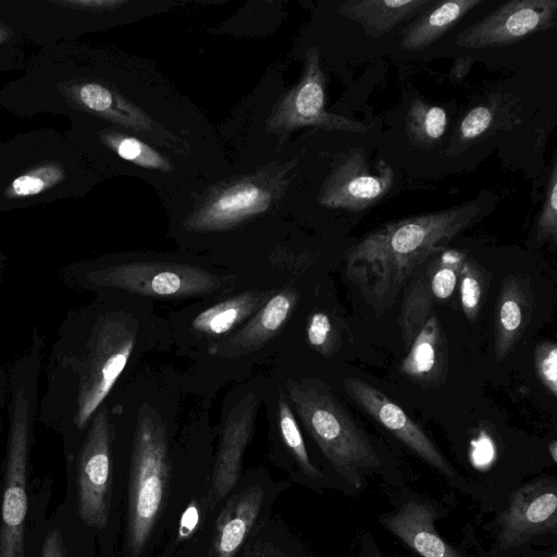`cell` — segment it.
<instances>
[{"instance_id":"cell-20","label":"cell","mask_w":557,"mask_h":557,"mask_svg":"<svg viewBox=\"0 0 557 557\" xmlns=\"http://www.w3.org/2000/svg\"><path fill=\"white\" fill-rule=\"evenodd\" d=\"M263 497V488L253 485L228 500L216 519L210 557L235 556L259 516Z\"/></svg>"},{"instance_id":"cell-23","label":"cell","mask_w":557,"mask_h":557,"mask_svg":"<svg viewBox=\"0 0 557 557\" xmlns=\"http://www.w3.org/2000/svg\"><path fill=\"white\" fill-rule=\"evenodd\" d=\"M274 294L270 289H249L218 302L195 317L191 327L206 336L228 333L252 317Z\"/></svg>"},{"instance_id":"cell-19","label":"cell","mask_w":557,"mask_h":557,"mask_svg":"<svg viewBox=\"0 0 557 557\" xmlns=\"http://www.w3.org/2000/svg\"><path fill=\"white\" fill-rule=\"evenodd\" d=\"M532 309L529 281L518 275L504 278L494 311V352L502 361L521 338Z\"/></svg>"},{"instance_id":"cell-25","label":"cell","mask_w":557,"mask_h":557,"mask_svg":"<svg viewBox=\"0 0 557 557\" xmlns=\"http://www.w3.org/2000/svg\"><path fill=\"white\" fill-rule=\"evenodd\" d=\"M447 123V113L442 107L414 98L407 111L405 132L412 145L430 149L441 141Z\"/></svg>"},{"instance_id":"cell-36","label":"cell","mask_w":557,"mask_h":557,"mask_svg":"<svg viewBox=\"0 0 557 557\" xmlns=\"http://www.w3.org/2000/svg\"><path fill=\"white\" fill-rule=\"evenodd\" d=\"M469 61H471V60L467 58V59L458 60L455 63V65L451 69V72L455 75V77L460 78V77H463L468 73V71L470 70Z\"/></svg>"},{"instance_id":"cell-37","label":"cell","mask_w":557,"mask_h":557,"mask_svg":"<svg viewBox=\"0 0 557 557\" xmlns=\"http://www.w3.org/2000/svg\"><path fill=\"white\" fill-rule=\"evenodd\" d=\"M260 557H286L272 547H264Z\"/></svg>"},{"instance_id":"cell-31","label":"cell","mask_w":557,"mask_h":557,"mask_svg":"<svg viewBox=\"0 0 557 557\" xmlns=\"http://www.w3.org/2000/svg\"><path fill=\"white\" fill-rule=\"evenodd\" d=\"M310 346L323 355L331 357L336 346V331L327 313L315 311L310 314L306 327Z\"/></svg>"},{"instance_id":"cell-41","label":"cell","mask_w":557,"mask_h":557,"mask_svg":"<svg viewBox=\"0 0 557 557\" xmlns=\"http://www.w3.org/2000/svg\"><path fill=\"white\" fill-rule=\"evenodd\" d=\"M552 557H556V556L554 555V556H552Z\"/></svg>"},{"instance_id":"cell-40","label":"cell","mask_w":557,"mask_h":557,"mask_svg":"<svg viewBox=\"0 0 557 557\" xmlns=\"http://www.w3.org/2000/svg\"><path fill=\"white\" fill-rule=\"evenodd\" d=\"M370 557H382V556L380 554L374 553Z\"/></svg>"},{"instance_id":"cell-18","label":"cell","mask_w":557,"mask_h":557,"mask_svg":"<svg viewBox=\"0 0 557 557\" xmlns=\"http://www.w3.org/2000/svg\"><path fill=\"white\" fill-rule=\"evenodd\" d=\"M436 511L419 500H408L382 517V524L420 557H462L434 528Z\"/></svg>"},{"instance_id":"cell-11","label":"cell","mask_w":557,"mask_h":557,"mask_svg":"<svg viewBox=\"0 0 557 557\" xmlns=\"http://www.w3.org/2000/svg\"><path fill=\"white\" fill-rule=\"evenodd\" d=\"M95 413L77 462V503L83 522L103 529L111 495V428L106 407Z\"/></svg>"},{"instance_id":"cell-29","label":"cell","mask_w":557,"mask_h":557,"mask_svg":"<svg viewBox=\"0 0 557 557\" xmlns=\"http://www.w3.org/2000/svg\"><path fill=\"white\" fill-rule=\"evenodd\" d=\"M536 242L557 240V158L554 152L545 187V196L535 225Z\"/></svg>"},{"instance_id":"cell-26","label":"cell","mask_w":557,"mask_h":557,"mask_svg":"<svg viewBox=\"0 0 557 557\" xmlns=\"http://www.w3.org/2000/svg\"><path fill=\"white\" fill-rule=\"evenodd\" d=\"M79 98L92 111L111 112L113 117L132 128L139 132H152V121L143 111L125 100L120 101L109 89L99 84L84 85L79 89Z\"/></svg>"},{"instance_id":"cell-17","label":"cell","mask_w":557,"mask_h":557,"mask_svg":"<svg viewBox=\"0 0 557 557\" xmlns=\"http://www.w3.org/2000/svg\"><path fill=\"white\" fill-rule=\"evenodd\" d=\"M271 193L255 182L237 183L208 200L188 220L194 231H219L232 227L270 206Z\"/></svg>"},{"instance_id":"cell-14","label":"cell","mask_w":557,"mask_h":557,"mask_svg":"<svg viewBox=\"0 0 557 557\" xmlns=\"http://www.w3.org/2000/svg\"><path fill=\"white\" fill-rule=\"evenodd\" d=\"M259 407V396L250 392L231 409L225 419L207 494L211 508L215 507L238 481L243 456L251 437Z\"/></svg>"},{"instance_id":"cell-34","label":"cell","mask_w":557,"mask_h":557,"mask_svg":"<svg viewBox=\"0 0 557 557\" xmlns=\"http://www.w3.org/2000/svg\"><path fill=\"white\" fill-rule=\"evenodd\" d=\"M42 557H64L62 537L58 530H51L46 536Z\"/></svg>"},{"instance_id":"cell-9","label":"cell","mask_w":557,"mask_h":557,"mask_svg":"<svg viewBox=\"0 0 557 557\" xmlns=\"http://www.w3.org/2000/svg\"><path fill=\"white\" fill-rule=\"evenodd\" d=\"M395 173L389 163L379 160L372 170L362 147L345 151L324 181L319 200L332 209L363 211L381 201L392 189Z\"/></svg>"},{"instance_id":"cell-4","label":"cell","mask_w":557,"mask_h":557,"mask_svg":"<svg viewBox=\"0 0 557 557\" xmlns=\"http://www.w3.org/2000/svg\"><path fill=\"white\" fill-rule=\"evenodd\" d=\"M136 325L123 314L102 317L94 326L79 368L76 425L82 429L120 377L136 343Z\"/></svg>"},{"instance_id":"cell-10","label":"cell","mask_w":557,"mask_h":557,"mask_svg":"<svg viewBox=\"0 0 557 557\" xmlns=\"http://www.w3.org/2000/svg\"><path fill=\"white\" fill-rule=\"evenodd\" d=\"M467 255L445 248L429 258L404 287L398 324L401 339L409 347L437 302L454 294Z\"/></svg>"},{"instance_id":"cell-28","label":"cell","mask_w":557,"mask_h":557,"mask_svg":"<svg viewBox=\"0 0 557 557\" xmlns=\"http://www.w3.org/2000/svg\"><path fill=\"white\" fill-rule=\"evenodd\" d=\"M458 281L462 311L469 321H474L483 301L485 273L474 259L467 257Z\"/></svg>"},{"instance_id":"cell-33","label":"cell","mask_w":557,"mask_h":557,"mask_svg":"<svg viewBox=\"0 0 557 557\" xmlns=\"http://www.w3.org/2000/svg\"><path fill=\"white\" fill-rule=\"evenodd\" d=\"M40 173H36V175L30 173L14 180L12 184L13 193L21 197L37 194L49 185L52 177H58V172L53 169H49L44 176L39 175Z\"/></svg>"},{"instance_id":"cell-6","label":"cell","mask_w":557,"mask_h":557,"mask_svg":"<svg viewBox=\"0 0 557 557\" xmlns=\"http://www.w3.org/2000/svg\"><path fill=\"white\" fill-rule=\"evenodd\" d=\"M92 284L160 298L200 296L216 290L221 282L211 272L190 264L131 262L92 271Z\"/></svg>"},{"instance_id":"cell-15","label":"cell","mask_w":557,"mask_h":557,"mask_svg":"<svg viewBox=\"0 0 557 557\" xmlns=\"http://www.w3.org/2000/svg\"><path fill=\"white\" fill-rule=\"evenodd\" d=\"M297 301L298 294L295 289L284 288L274 293L243 327L211 344L208 354L236 358L259 350L280 333Z\"/></svg>"},{"instance_id":"cell-8","label":"cell","mask_w":557,"mask_h":557,"mask_svg":"<svg viewBox=\"0 0 557 557\" xmlns=\"http://www.w3.org/2000/svg\"><path fill=\"white\" fill-rule=\"evenodd\" d=\"M557 0H510L461 30L455 42L466 49L517 45L555 27Z\"/></svg>"},{"instance_id":"cell-1","label":"cell","mask_w":557,"mask_h":557,"mask_svg":"<svg viewBox=\"0 0 557 557\" xmlns=\"http://www.w3.org/2000/svg\"><path fill=\"white\" fill-rule=\"evenodd\" d=\"M496 198L482 193L460 205L384 224L346 252V275L376 312L386 311L413 273L485 218Z\"/></svg>"},{"instance_id":"cell-5","label":"cell","mask_w":557,"mask_h":557,"mask_svg":"<svg viewBox=\"0 0 557 557\" xmlns=\"http://www.w3.org/2000/svg\"><path fill=\"white\" fill-rule=\"evenodd\" d=\"M28 404L23 389L12 398L1 505L0 557H24L27 517Z\"/></svg>"},{"instance_id":"cell-30","label":"cell","mask_w":557,"mask_h":557,"mask_svg":"<svg viewBox=\"0 0 557 557\" xmlns=\"http://www.w3.org/2000/svg\"><path fill=\"white\" fill-rule=\"evenodd\" d=\"M110 143L121 158L139 166L161 171H170L172 169L171 163L166 159L137 138L115 136L110 138Z\"/></svg>"},{"instance_id":"cell-35","label":"cell","mask_w":557,"mask_h":557,"mask_svg":"<svg viewBox=\"0 0 557 557\" xmlns=\"http://www.w3.org/2000/svg\"><path fill=\"white\" fill-rule=\"evenodd\" d=\"M196 523H197V509H195L194 506H190L182 519L181 529H180L181 536H186L187 533H189L194 529Z\"/></svg>"},{"instance_id":"cell-2","label":"cell","mask_w":557,"mask_h":557,"mask_svg":"<svg viewBox=\"0 0 557 557\" xmlns=\"http://www.w3.org/2000/svg\"><path fill=\"white\" fill-rule=\"evenodd\" d=\"M285 388L287 400L325 458L345 481L360 488L363 476L381 466L367 434L321 381L289 379Z\"/></svg>"},{"instance_id":"cell-13","label":"cell","mask_w":557,"mask_h":557,"mask_svg":"<svg viewBox=\"0 0 557 557\" xmlns=\"http://www.w3.org/2000/svg\"><path fill=\"white\" fill-rule=\"evenodd\" d=\"M555 482L540 479L516 490L499 517L502 548L516 547L531 539L557 530Z\"/></svg>"},{"instance_id":"cell-27","label":"cell","mask_w":557,"mask_h":557,"mask_svg":"<svg viewBox=\"0 0 557 557\" xmlns=\"http://www.w3.org/2000/svg\"><path fill=\"white\" fill-rule=\"evenodd\" d=\"M278 425L285 445L288 447L301 470L311 478L321 475L308 455L300 429L294 416L289 401L282 391L278 395Z\"/></svg>"},{"instance_id":"cell-16","label":"cell","mask_w":557,"mask_h":557,"mask_svg":"<svg viewBox=\"0 0 557 557\" xmlns=\"http://www.w3.org/2000/svg\"><path fill=\"white\" fill-rule=\"evenodd\" d=\"M520 99L508 92L490 95L472 107L458 123L445 156L456 157L472 146L521 123Z\"/></svg>"},{"instance_id":"cell-24","label":"cell","mask_w":557,"mask_h":557,"mask_svg":"<svg viewBox=\"0 0 557 557\" xmlns=\"http://www.w3.org/2000/svg\"><path fill=\"white\" fill-rule=\"evenodd\" d=\"M442 366V332L438 319L432 312L410 344L399 371L411 380L426 382L436 377Z\"/></svg>"},{"instance_id":"cell-21","label":"cell","mask_w":557,"mask_h":557,"mask_svg":"<svg viewBox=\"0 0 557 557\" xmlns=\"http://www.w3.org/2000/svg\"><path fill=\"white\" fill-rule=\"evenodd\" d=\"M433 3L434 0H350L342 3L337 11L359 24L367 36L381 38Z\"/></svg>"},{"instance_id":"cell-22","label":"cell","mask_w":557,"mask_h":557,"mask_svg":"<svg viewBox=\"0 0 557 557\" xmlns=\"http://www.w3.org/2000/svg\"><path fill=\"white\" fill-rule=\"evenodd\" d=\"M483 2L484 0L434 1L403 30L400 48L412 52L424 51Z\"/></svg>"},{"instance_id":"cell-39","label":"cell","mask_w":557,"mask_h":557,"mask_svg":"<svg viewBox=\"0 0 557 557\" xmlns=\"http://www.w3.org/2000/svg\"><path fill=\"white\" fill-rule=\"evenodd\" d=\"M261 556V552L260 550H257L253 554H251L250 556L248 557H260Z\"/></svg>"},{"instance_id":"cell-7","label":"cell","mask_w":557,"mask_h":557,"mask_svg":"<svg viewBox=\"0 0 557 557\" xmlns=\"http://www.w3.org/2000/svg\"><path fill=\"white\" fill-rule=\"evenodd\" d=\"M314 126L326 131L364 134L369 126L361 121L333 114L325 110V77L317 47L306 53L299 83L284 97L268 122L273 132Z\"/></svg>"},{"instance_id":"cell-38","label":"cell","mask_w":557,"mask_h":557,"mask_svg":"<svg viewBox=\"0 0 557 557\" xmlns=\"http://www.w3.org/2000/svg\"><path fill=\"white\" fill-rule=\"evenodd\" d=\"M548 450L552 455L553 460L556 462L557 461V443L555 441L552 442V444L548 446Z\"/></svg>"},{"instance_id":"cell-12","label":"cell","mask_w":557,"mask_h":557,"mask_svg":"<svg viewBox=\"0 0 557 557\" xmlns=\"http://www.w3.org/2000/svg\"><path fill=\"white\" fill-rule=\"evenodd\" d=\"M344 387L348 396L373 420L388 430L411 451L448 478L454 468L425 432L384 393L359 377H346Z\"/></svg>"},{"instance_id":"cell-3","label":"cell","mask_w":557,"mask_h":557,"mask_svg":"<svg viewBox=\"0 0 557 557\" xmlns=\"http://www.w3.org/2000/svg\"><path fill=\"white\" fill-rule=\"evenodd\" d=\"M169 478L168 438L159 413L143 405L133 438L126 543L133 557L145 548L161 510Z\"/></svg>"},{"instance_id":"cell-32","label":"cell","mask_w":557,"mask_h":557,"mask_svg":"<svg viewBox=\"0 0 557 557\" xmlns=\"http://www.w3.org/2000/svg\"><path fill=\"white\" fill-rule=\"evenodd\" d=\"M535 372L545 386L554 396H557V346L552 341L539 343L534 349Z\"/></svg>"}]
</instances>
